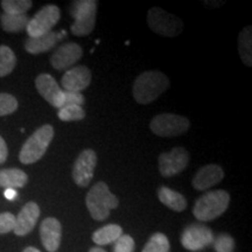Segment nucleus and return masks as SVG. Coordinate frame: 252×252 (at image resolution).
<instances>
[{
  "instance_id": "nucleus-1",
  "label": "nucleus",
  "mask_w": 252,
  "mask_h": 252,
  "mask_svg": "<svg viewBox=\"0 0 252 252\" xmlns=\"http://www.w3.org/2000/svg\"><path fill=\"white\" fill-rule=\"evenodd\" d=\"M169 86L165 74L158 70L144 71L135 78L133 83V97L139 104H150L156 100Z\"/></svg>"
},
{
  "instance_id": "nucleus-2",
  "label": "nucleus",
  "mask_w": 252,
  "mask_h": 252,
  "mask_svg": "<svg viewBox=\"0 0 252 252\" xmlns=\"http://www.w3.org/2000/svg\"><path fill=\"white\" fill-rule=\"evenodd\" d=\"M86 204L91 217L96 220H104L110 215V212L118 207L119 201L110 191L109 186L104 181L94 184L87 194Z\"/></svg>"
},
{
  "instance_id": "nucleus-3",
  "label": "nucleus",
  "mask_w": 252,
  "mask_h": 252,
  "mask_svg": "<svg viewBox=\"0 0 252 252\" xmlns=\"http://www.w3.org/2000/svg\"><path fill=\"white\" fill-rule=\"evenodd\" d=\"M229 203L230 195L228 191L222 189L210 190L197 198L194 204L193 214L201 222H209L224 214Z\"/></svg>"
},
{
  "instance_id": "nucleus-4",
  "label": "nucleus",
  "mask_w": 252,
  "mask_h": 252,
  "mask_svg": "<svg viewBox=\"0 0 252 252\" xmlns=\"http://www.w3.org/2000/svg\"><path fill=\"white\" fill-rule=\"evenodd\" d=\"M53 138H54V128L52 125L46 124L37 128L21 147L19 153L20 162L30 165L39 161L45 156Z\"/></svg>"
},
{
  "instance_id": "nucleus-5",
  "label": "nucleus",
  "mask_w": 252,
  "mask_h": 252,
  "mask_svg": "<svg viewBox=\"0 0 252 252\" xmlns=\"http://www.w3.org/2000/svg\"><path fill=\"white\" fill-rule=\"evenodd\" d=\"M70 15L74 19L70 31L75 36H87L94 31L97 17L96 0H77L72 1Z\"/></svg>"
},
{
  "instance_id": "nucleus-6",
  "label": "nucleus",
  "mask_w": 252,
  "mask_h": 252,
  "mask_svg": "<svg viewBox=\"0 0 252 252\" xmlns=\"http://www.w3.org/2000/svg\"><path fill=\"white\" fill-rule=\"evenodd\" d=\"M147 24L154 33L161 36L174 37L180 35L184 30V23L160 7H152L147 13Z\"/></svg>"
},
{
  "instance_id": "nucleus-7",
  "label": "nucleus",
  "mask_w": 252,
  "mask_h": 252,
  "mask_svg": "<svg viewBox=\"0 0 252 252\" xmlns=\"http://www.w3.org/2000/svg\"><path fill=\"white\" fill-rule=\"evenodd\" d=\"M190 127V122L184 116L174 113H161L150 123V128L159 137H178L186 133Z\"/></svg>"
},
{
  "instance_id": "nucleus-8",
  "label": "nucleus",
  "mask_w": 252,
  "mask_h": 252,
  "mask_svg": "<svg viewBox=\"0 0 252 252\" xmlns=\"http://www.w3.org/2000/svg\"><path fill=\"white\" fill-rule=\"evenodd\" d=\"M61 12L56 5H46L28 21L26 27L30 37H37L52 32V28L59 23Z\"/></svg>"
},
{
  "instance_id": "nucleus-9",
  "label": "nucleus",
  "mask_w": 252,
  "mask_h": 252,
  "mask_svg": "<svg viewBox=\"0 0 252 252\" xmlns=\"http://www.w3.org/2000/svg\"><path fill=\"white\" fill-rule=\"evenodd\" d=\"M159 172L163 178H172L181 173L189 163V153L185 147H174L169 152L161 153L158 159Z\"/></svg>"
},
{
  "instance_id": "nucleus-10",
  "label": "nucleus",
  "mask_w": 252,
  "mask_h": 252,
  "mask_svg": "<svg viewBox=\"0 0 252 252\" xmlns=\"http://www.w3.org/2000/svg\"><path fill=\"white\" fill-rule=\"evenodd\" d=\"M97 166V154L94 150L82 151L72 167V179L78 187H88L93 180L94 168Z\"/></svg>"
},
{
  "instance_id": "nucleus-11",
  "label": "nucleus",
  "mask_w": 252,
  "mask_h": 252,
  "mask_svg": "<svg viewBox=\"0 0 252 252\" xmlns=\"http://www.w3.org/2000/svg\"><path fill=\"white\" fill-rule=\"evenodd\" d=\"M180 241L186 250L196 252L209 247L214 241V235L206 225L191 224L184 230Z\"/></svg>"
},
{
  "instance_id": "nucleus-12",
  "label": "nucleus",
  "mask_w": 252,
  "mask_h": 252,
  "mask_svg": "<svg viewBox=\"0 0 252 252\" xmlns=\"http://www.w3.org/2000/svg\"><path fill=\"white\" fill-rule=\"evenodd\" d=\"M83 56V49L76 42L63 43L53 53L50 58V63L56 70H65L77 61H80Z\"/></svg>"
},
{
  "instance_id": "nucleus-13",
  "label": "nucleus",
  "mask_w": 252,
  "mask_h": 252,
  "mask_svg": "<svg viewBox=\"0 0 252 252\" xmlns=\"http://www.w3.org/2000/svg\"><path fill=\"white\" fill-rule=\"evenodd\" d=\"M91 71L86 65H77L70 68L63 75L61 84L63 91L70 93H82L91 83Z\"/></svg>"
},
{
  "instance_id": "nucleus-14",
  "label": "nucleus",
  "mask_w": 252,
  "mask_h": 252,
  "mask_svg": "<svg viewBox=\"0 0 252 252\" xmlns=\"http://www.w3.org/2000/svg\"><path fill=\"white\" fill-rule=\"evenodd\" d=\"M36 89L41 96L54 108L61 109L63 104V90L52 75L41 74L35 80Z\"/></svg>"
},
{
  "instance_id": "nucleus-15",
  "label": "nucleus",
  "mask_w": 252,
  "mask_h": 252,
  "mask_svg": "<svg viewBox=\"0 0 252 252\" xmlns=\"http://www.w3.org/2000/svg\"><path fill=\"white\" fill-rule=\"evenodd\" d=\"M40 237L42 245L48 252H56L61 244L62 226L59 220L47 217L40 225Z\"/></svg>"
},
{
  "instance_id": "nucleus-16",
  "label": "nucleus",
  "mask_w": 252,
  "mask_h": 252,
  "mask_svg": "<svg viewBox=\"0 0 252 252\" xmlns=\"http://www.w3.org/2000/svg\"><path fill=\"white\" fill-rule=\"evenodd\" d=\"M224 178V172L222 167L215 163H209L201 167L196 174L193 178V187L197 190H207V189L214 187Z\"/></svg>"
},
{
  "instance_id": "nucleus-17",
  "label": "nucleus",
  "mask_w": 252,
  "mask_h": 252,
  "mask_svg": "<svg viewBox=\"0 0 252 252\" xmlns=\"http://www.w3.org/2000/svg\"><path fill=\"white\" fill-rule=\"evenodd\" d=\"M40 217V208L35 202H28L20 210L19 215L15 217L14 234L17 236H26L30 234L35 226Z\"/></svg>"
},
{
  "instance_id": "nucleus-18",
  "label": "nucleus",
  "mask_w": 252,
  "mask_h": 252,
  "mask_svg": "<svg viewBox=\"0 0 252 252\" xmlns=\"http://www.w3.org/2000/svg\"><path fill=\"white\" fill-rule=\"evenodd\" d=\"M65 32H48L43 35L37 37H28V40L25 42V48L30 54L36 55L41 53L48 52L54 47L60 40L64 36Z\"/></svg>"
},
{
  "instance_id": "nucleus-19",
  "label": "nucleus",
  "mask_w": 252,
  "mask_h": 252,
  "mask_svg": "<svg viewBox=\"0 0 252 252\" xmlns=\"http://www.w3.org/2000/svg\"><path fill=\"white\" fill-rule=\"evenodd\" d=\"M158 197H159L160 202L174 212H184L187 208V200L184 195L171 188L165 187V186L158 189Z\"/></svg>"
},
{
  "instance_id": "nucleus-20",
  "label": "nucleus",
  "mask_w": 252,
  "mask_h": 252,
  "mask_svg": "<svg viewBox=\"0 0 252 252\" xmlns=\"http://www.w3.org/2000/svg\"><path fill=\"white\" fill-rule=\"evenodd\" d=\"M28 176L19 168L0 169V187L6 189L23 188L27 185Z\"/></svg>"
},
{
  "instance_id": "nucleus-21",
  "label": "nucleus",
  "mask_w": 252,
  "mask_h": 252,
  "mask_svg": "<svg viewBox=\"0 0 252 252\" xmlns=\"http://www.w3.org/2000/svg\"><path fill=\"white\" fill-rule=\"evenodd\" d=\"M123 235V229L118 224H108L102 226L93 234V241L98 247L115 243L117 239Z\"/></svg>"
},
{
  "instance_id": "nucleus-22",
  "label": "nucleus",
  "mask_w": 252,
  "mask_h": 252,
  "mask_svg": "<svg viewBox=\"0 0 252 252\" xmlns=\"http://www.w3.org/2000/svg\"><path fill=\"white\" fill-rule=\"evenodd\" d=\"M238 53L247 67H252V26H247L238 35Z\"/></svg>"
},
{
  "instance_id": "nucleus-23",
  "label": "nucleus",
  "mask_w": 252,
  "mask_h": 252,
  "mask_svg": "<svg viewBox=\"0 0 252 252\" xmlns=\"http://www.w3.org/2000/svg\"><path fill=\"white\" fill-rule=\"evenodd\" d=\"M2 30L7 33H18L27 27L30 19L26 14H1L0 15Z\"/></svg>"
},
{
  "instance_id": "nucleus-24",
  "label": "nucleus",
  "mask_w": 252,
  "mask_h": 252,
  "mask_svg": "<svg viewBox=\"0 0 252 252\" xmlns=\"http://www.w3.org/2000/svg\"><path fill=\"white\" fill-rule=\"evenodd\" d=\"M17 64L14 52L7 46H0V77L7 76Z\"/></svg>"
},
{
  "instance_id": "nucleus-25",
  "label": "nucleus",
  "mask_w": 252,
  "mask_h": 252,
  "mask_svg": "<svg viewBox=\"0 0 252 252\" xmlns=\"http://www.w3.org/2000/svg\"><path fill=\"white\" fill-rule=\"evenodd\" d=\"M171 251V244L166 235L161 232H156L151 236L141 252H169Z\"/></svg>"
},
{
  "instance_id": "nucleus-26",
  "label": "nucleus",
  "mask_w": 252,
  "mask_h": 252,
  "mask_svg": "<svg viewBox=\"0 0 252 252\" xmlns=\"http://www.w3.org/2000/svg\"><path fill=\"white\" fill-rule=\"evenodd\" d=\"M0 4L6 14H25L33 2L31 0H2Z\"/></svg>"
},
{
  "instance_id": "nucleus-27",
  "label": "nucleus",
  "mask_w": 252,
  "mask_h": 252,
  "mask_svg": "<svg viewBox=\"0 0 252 252\" xmlns=\"http://www.w3.org/2000/svg\"><path fill=\"white\" fill-rule=\"evenodd\" d=\"M58 117L62 122H77L82 121L86 117V111L82 106H64V108L59 109Z\"/></svg>"
},
{
  "instance_id": "nucleus-28",
  "label": "nucleus",
  "mask_w": 252,
  "mask_h": 252,
  "mask_svg": "<svg viewBox=\"0 0 252 252\" xmlns=\"http://www.w3.org/2000/svg\"><path fill=\"white\" fill-rule=\"evenodd\" d=\"M18 100L14 96L9 94L0 93V117L1 116L11 115L17 111Z\"/></svg>"
},
{
  "instance_id": "nucleus-29",
  "label": "nucleus",
  "mask_w": 252,
  "mask_h": 252,
  "mask_svg": "<svg viewBox=\"0 0 252 252\" xmlns=\"http://www.w3.org/2000/svg\"><path fill=\"white\" fill-rule=\"evenodd\" d=\"M214 249L216 252H234L235 239L228 234H220L214 239Z\"/></svg>"
},
{
  "instance_id": "nucleus-30",
  "label": "nucleus",
  "mask_w": 252,
  "mask_h": 252,
  "mask_svg": "<svg viewBox=\"0 0 252 252\" xmlns=\"http://www.w3.org/2000/svg\"><path fill=\"white\" fill-rule=\"evenodd\" d=\"M113 252H134V239L130 235H122L115 242Z\"/></svg>"
},
{
  "instance_id": "nucleus-31",
  "label": "nucleus",
  "mask_w": 252,
  "mask_h": 252,
  "mask_svg": "<svg viewBox=\"0 0 252 252\" xmlns=\"http://www.w3.org/2000/svg\"><path fill=\"white\" fill-rule=\"evenodd\" d=\"M86 103V98L81 93H70V91H63V104L62 108L64 106H82Z\"/></svg>"
},
{
  "instance_id": "nucleus-32",
  "label": "nucleus",
  "mask_w": 252,
  "mask_h": 252,
  "mask_svg": "<svg viewBox=\"0 0 252 252\" xmlns=\"http://www.w3.org/2000/svg\"><path fill=\"white\" fill-rule=\"evenodd\" d=\"M15 216L11 213L0 214V235L13 231Z\"/></svg>"
},
{
  "instance_id": "nucleus-33",
  "label": "nucleus",
  "mask_w": 252,
  "mask_h": 252,
  "mask_svg": "<svg viewBox=\"0 0 252 252\" xmlns=\"http://www.w3.org/2000/svg\"><path fill=\"white\" fill-rule=\"evenodd\" d=\"M7 156H8L7 145H6L5 140L0 137V165L4 163L6 160H7Z\"/></svg>"
},
{
  "instance_id": "nucleus-34",
  "label": "nucleus",
  "mask_w": 252,
  "mask_h": 252,
  "mask_svg": "<svg viewBox=\"0 0 252 252\" xmlns=\"http://www.w3.org/2000/svg\"><path fill=\"white\" fill-rule=\"evenodd\" d=\"M4 195H5V197L7 198V200L13 201L14 198L17 197L18 194H17V191H15V189H6Z\"/></svg>"
},
{
  "instance_id": "nucleus-35",
  "label": "nucleus",
  "mask_w": 252,
  "mask_h": 252,
  "mask_svg": "<svg viewBox=\"0 0 252 252\" xmlns=\"http://www.w3.org/2000/svg\"><path fill=\"white\" fill-rule=\"evenodd\" d=\"M24 252H41L40 250H37L36 248H33V247H28L24 250Z\"/></svg>"
},
{
  "instance_id": "nucleus-36",
  "label": "nucleus",
  "mask_w": 252,
  "mask_h": 252,
  "mask_svg": "<svg viewBox=\"0 0 252 252\" xmlns=\"http://www.w3.org/2000/svg\"><path fill=\"white\" fill-rule=\"evenodd\" d=\"M89 252H106V251L104 250V249H102V248L96 247V248H91Z\"/></svg>"
}]
</instances>
